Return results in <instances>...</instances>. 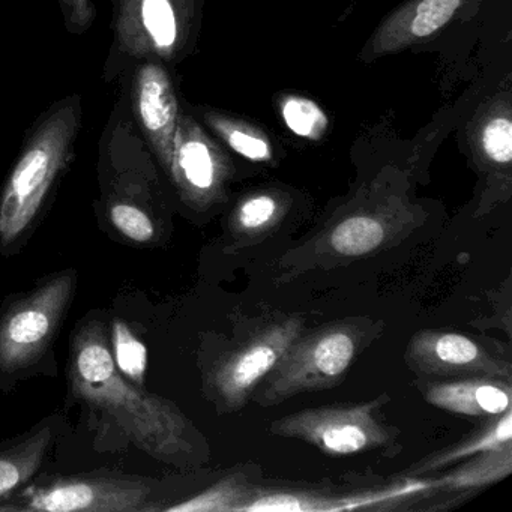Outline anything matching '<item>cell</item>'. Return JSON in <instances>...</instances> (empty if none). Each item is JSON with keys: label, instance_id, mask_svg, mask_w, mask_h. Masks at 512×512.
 <instances>
[{"label": "cell", "instance_id": "1", "mask_svg": "<svg viewBox=\"0 0 512 512\" xmlns=\"http://www.w3.org/2000/svg\"><path fill=\"white\" fill-rule=\"evenodd\" d=\"M68 382L74 400L122 440L163 463H193V425L172 401L145 391L119 371L103 320H88L77 329L71 340Z\"/></svg>", "mask_w": 512, "mask_h": 512}, {"label": "cell", "instance_id": "2", "mask_svg": "<svg viewBox=\"0 0 512 512\" xmlns=\"http://www.w3.org/2000/svg\"><path fill=\"white\" fill-rule=\"evenodd\" d=\"M82 116V100L74 95L53 104L29 131L0 193V251L16 250L37 226L73 161Z\"/></svg>", "mask_w": 512, "mask_h": 512}, {"label": "cell", "instance_id": "3", "mask_svg": "<svg viewBox=\"0 0 512 512\" xmlns=\"http://www.w3.org/2000/svg\"><path fill=\"white\" fill-rule=\"evenodd\" d=\"M76 287V271L59 272L5 304L0 311V382H17L49 358Z\"/></svg>", "mask_w": 512, "mask_h": 512}, {"label": "cell", "instance_id": "4", "mask_svg": "<svg viewBox=\"0 0 512 512\" xmlns=\"http://www.w3.org/2000/svg\"><path fill=\"white\" fill-rule=\"evenodd\" d=\"M112 5L110 68L142 61L178 64L193 49L200 0H112Z\"/></svg>", "mask_w": 512, "mask_h": 512}, {"label": "cell", "instance_id": "5", "mask_svg": "<svg viewBox=\"0 0 512 512\" xmlns=\"http://www.w3.org/2000/svg\"><path fill=\"white\" fill-rule=\"evenodd\" d=\"M154 493V482L149 479L112 472L83 473L28 484L2 503L0 512L160 511Z\"/></svg>", "mask_w": 512, "mask_h": 512}, {"label": "cell", "instance_id": "6", "mask_svg": "<svg viewBox=\"0 0 512 512\" xmlns=\"http://www.w3.org/2000/svg\"><path fill=\"white\" fill-rule=\"evenodd\" d=\"M358 331L334 325L311 335H299L262 380L253 398L262 406H275L302 392L338 385L358 353Z\"/></svg>", "mask_w": 512, "mask_h": 512}, {"label": "cell", "instance_id": "7", "mask_svg": "<svg viewBox=\"0 0 512 512\" xmlns=\"http://www.w3.org/2000/svg\"><path fill=\"white\" fill-rule=\"evenodd\" d=\"M382 400L305 409L272 422L271 433L304 440L328 455H352L388 445L392 431L377 419Z\"/></svg>", "mask_w": 512, "mask_h": 512}, {"label": "cell", "instance_id": "8", "mask_svg": "<svg viewBox=\"0 0 512 512\" xmlns=\"http://www.w3.org/2000/svg\"><path fill=\"white\" fill-rule=\"evenodd\" d=\"M232 175L229 155L191 113L181 109L167 178L182 202L206 209L221 202Z\"/></svg>", "mask_w": 512, "mask_h": 512}, {"label": "cell", "instance_id": "9", "mask_svg": "<svg viewBox=\"0 0 512 512\" xmlns=\"http://www.w3.org/2000/svg\"><path fill=\"white\" fill-rule=\"evenodd\" d=\"M302 329L301 319H283L266 326L238 349L224 355L209 377L215 398L229 409L244 406L290 344L302 335Z\"/></svg>", "mask_w": 512, "mask_h": 512}, {"label": "cell", "instance_id": "10", "mask_svg": "<svg viewBox=\"0 0 512 512\" xmlns=\"http://www.w3.org/2000/svg\"><path fill=\"white\" fill-rule=\"evenodd\" d=\"M167 67L160 61L137 62L127 98L140 136L166 175L181 113L178 92Z\"/></svg>", "mask_w": 512, "mask_h": 512}, {"label": "cell", "instance_id": "11", "mask_svg": "<svg viewBox=\"0 0 512 512\" xmlns=\"http://www.w3.org/2000/svg\"><path fill=\"white\" fill-rule=\"evenodd\" d=\"M407 364L427 376L511 379V365L458 332L422 331L410 340Z\"/></svg>", "mask_w": 512, "mask_h": 512}, {"label": "cell", "instance_id": "12", "mask_svg": "<svg viewBox=\"0 0 512 512\" xmlns=\"http://www.w3.org/2000/svg\"><path fill=\"white\" fill-rule=\"evenodd\" d=\"M467 0H409L389 14L362 52L371 62L382 56L403 52L445 28Z\"/></svg>", "mask_w": 512, "mask_h": 512}, {"label": "cell", "instance_id": "13", "mask_svg": "<svg viewBox=\"0 0 512 512\" xmlns=\"http://www.w3.org/2000/svg\"><path fill=\"white\" fill-rule=\"evenodd\" d=\"M62 428V416L53 415L29 433L0 443V505L31 484L55 449Z\"/></svg>", "mask_w": 512, "mask_h": 512}, {"label": "cell", "instance_id": "14", "mask_svg": "<svg viewBox=\"0 0 512 512\" xmlns=\"http://www.w3.org/2000/svg\"><path fill=\"white\" fill-rule=\"evenodd\" d=\"M425 400L437 409L470 418H496L511 410L508 380L476 376L421 386Z\"/></svg>", "mask_w": 512, "mask_h": 512}, {"label": "cell", "instance_id": "15", "mask_svg": "<svg viewBox=\"0 0 512 512\" xmlns=\"http://www.w3.org/2000/svg\"><path fill=\"white\" fill-rule=\"evenodd\" d=\"M470 146L481 169L511 181L512 119L508 97L496 98L481 110L470 134Z\"/></svg>", "mask_w": 512, "mask_h": 512}, {"label": "cell", "instance_id": "16", "mask_svg": "<svg viewBox=\"0 0 512 512\" xmlns=\"http://www.w3.org/2000/svg\"><path fill=\"white\" fill-rule=\"evenodd\" d=\"M199 113L215 137L245 160L259 164L274 161V145L262 128L218 110L203 109Z\"/></svg>", "mask_w": 512, "mask_h": 512}, {"label": "cell", "instance_id": "17", "mask_svg": "<svg viewBox=\"0 0 512 512\" xmlns=\"http://www.w3.org/2000/svg\"><path fill=\"white\" fill-rule=\"evenodd\" d=\"M512 439V413L511 410L496 416L493 421L481 430L467 436L457 445L443 449L439 454L431 455L410 469L412 475H425L434 470L443 469L461 460H469L484 452L497 451V449L511 446Z\"/></svg>", "mask_w": 512, "mask_h": 512}, {"label": "cell", "instance_id": "18", "mask_svg": "<svg viewBox=\"0 0 512 512\" xmlns=\"http://www.w3.org/2000/svg\"><path fill=\"white\" fill-rule=\"evenodd\" d=\"M511 446L476 455V460L439 479L443 490H475L505 478L512 469Z\"/></svg>", "mask_w": 512, "mask_h": 512}, {"label": "cell", "instance_id": "19", "mask_svg": "<svg viewBox=\"0 0 512 512\" xmlns=\"http://www.w3.org/2000/svg\"><path fill=\"white\" fill-rule=\"evenodd\" d=\"M386 229L379 218L370 214L350 215L338 223L329 235V247L344 257H359L379 248Z\"/></svg>", "mask_w": 512, "mask_h": 512}, {"label": "cell", "instance_id": "20", "mask_svg": "<svg viewBox=\"0 0 512 512\" xmlns=\"http://www.w3.org/2000/svg\"><path fill=\"white\" fill-rule=\"evenodd\" d=\"M283 124L301 139L319 142L329 128V118L325 110L310 98L302 95H286L278 103Z\"/></svg>", "mask_w": 512, "mask_h": 512}, {"label": "cell", "instance_id": "21", "mask_svg": "<svg viewBox=\"0 0 512 512\" xmlns=\"http://www.w3.org/2000/svg\"><path fill=\"white\" fill-rule=\"evenodd\" d=\"M283 212V199L272 191L248 194L233 212V226L242 233H259L269 229Z\"/></svg>", "mask_w": 512, "mask_h": 512}, {"label": "cell", "instance_id": "22", "mask_svg": "<svg viewBox=\"0 0 512 512\" xmlns=\"http://www.w3.org/2000/svg\"><path fill=\"white\" fill-rule=\"evenodd\" d=\"M112 349L116 367L136 385L143 386L146 371V349L142 341L137 340L125 323L115 322L112 326Z\"/></svg>", "mask_w": 512, "mask_h": 512}, {"label": "cell", "instance_id": "23", "mask_svg": "<svg viewBox=\"0 0 512 512\" xmlns=\"http://www.w3.org/2000/svg\"><path fill=\"white\" fill-rule=\"evenodd\" d=\"M244 490L233 481H223L191 499L184 500L178 505L163 506L161 511L175 512H206V511H236L238 502H244Z\"/></svg>", "mask_w": 512, "mask_h": 512}, {"label": "cell", "instance_id": "24", "mask_svg": "<svg viewBox=\"0 0 512 512\" xmlns=\"http://www.w3.org/2000/svg\"><path fill=\"white\" fill-rule=\"evenodd\" d=\"M59 4L70 34L83 35L94 25L97 10L92 0H59Z\"/></svg>", "mask_w": 512, "mask_h": 512}]
</instances>
